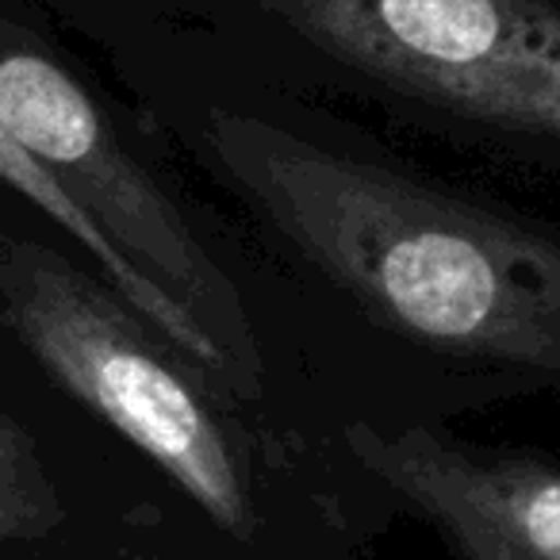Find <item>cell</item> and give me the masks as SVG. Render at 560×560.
<instances>
[{
	"label": "cell",
	"mask_w": 560,
	"mask_h": 560,
	"mask_svg": "<svg viewBox=\"0 0 560 560\" xmlns=\"http://www.w3.org/2000/svg\"><path fill=\"white\" fill-rule=\"evenodd\" d=\"M0 127L139 277L177 300L223 350L234 388L254 392L261 358L242 296L165 188L135 162L70 70L0 20Z\"/></svg>",
	"instance_id": "3957f363"
},
{
	"label": "cell",
	"mask_w": 560,
	"mask_h": 560,
	"mask_svg": "<svg viewBox=\"0 0 560 560\" xmlns=\"http://www.w3.org/2000/svg\"><path fill=\"white\" fill-rule=\"evenodd\" d=\"M226 177L376 323L453 358L560 376V238L411 173L211 112Z\"/></svg>",
	"instance_id": "6da1fadb"
},
{
	"label": "cell",
	"mask_w": 560,
	"mask_h": 560,
	"mask_svg": "<svg viewBox=\"0 0 560 560\" xmlns=\"http://www.w3.org/2000/svg\"><path fill=\"white\" fill-rule=\"evenodd\" d=\"M350 453L419 506L468 560H560V468L430 430H346Z\"/></svg>",
	"instance_id": "5b68a950"
},
{
	"label": "cell",
	"mask_w": 560,
	"mask_h": 560,
	"mask_svg": "<svg viewBox=\"0 0 560 560\" xmlns=\"http://www.w3.org/2000/svg\"><path fill=\"white\" fill-rule=\"evenodd\" d=\"M0 180H4V185H12L16 192H24L27 200L39 203V208L47 211L55 223H62L66 231H70L73 238H78L81 246L96 257V265L108 272L112 289H116L119 296H124L127 304H131L135 312H139L142 319H147L150 327H154L158 335H162L165 342L180 353V358L196 361V369H200V373H208V369L223 373L226 361H223V353H219V346L208 338V330H203L200 323H196L192 315L177 304V300H170L162 289H158V284H150L147 277H139V272H135L131 265H127L124 257H119L116 249L101 238V231H96V226L89 223V219L81 215L70 200H66L62 188H58L55 180H50L47 173H43L39 165H35L32 158H27L24 150L9 139V135H4V127H0ZM215 373H211V376H215Z\"/></svg>",
	"instance_id": "8992f818"
},
{
	"label": "cell",
	"mask_w": 560,
	"mask_h": 560,
	"mask_svg": "<svg viewBox=\"0 0 560 560\" xmlns=\"http://www.w3.org/2000/svg\"><path fill=\"white\" fill-rule=\"evenodd\" d=\"M0 304L35 361L231 534L254 514L223 427L112 284L39 242L0 238Z\"/></svg>",
	"instance_id": "7a4b0ae2"
},
{
	"label": "cell",
	"mask_w": 560,
	"mask_h": 560,
	"mask_svg": "<svg viewBox=\"0 0 560 560\" xmlns=\"http://www.w3.org/2000/svg\"><path fill=\"white\" fill-rule=\"evenodd\" d=\"M58 499L39 450L12 415L0 411V541L35 537L58 522Z\"/></svg>",
	"instance_id": "52a82bcc"
},
{
	"label": "cell",
	"mask_w": 560,
	"mask_h": 560,
	"mask_svg": "<svg viewBox=\"0 0 560 560\" xmlns=\"http://www.w3.org/2000/svg\"><path fill=\"white\" fill-rule=\"evenodd\" d=\"M330 58L457 116L560 147L549 0H261Z\"/></svg>",
	"instance_id": "277c9868"
}]
</instances>
